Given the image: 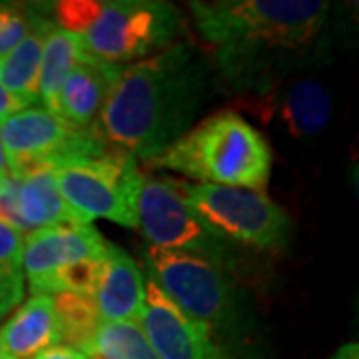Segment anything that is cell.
I'll return each instance as SVG.
<instances>
[{"instance_id": "52a82bcc", "label": "cell", "mask_w": 359, "mask_h": 359, "mask_svg": "<svg viewBox=\"0 0 359 359\" xmlns=\"http://www.w3.org/2000/svg\"><path fill=\"white\" fill-rule=\"evenodd\" d=\"M0 138L6 166L14 178L36 168L56 170L114 150L100 128H76L44 106H30L4 118L0 122Z\"/></svg>"}, {"instance_id": "ac0fdd59", "label": "cell", "mask_w": 359, "mask_h": 359, "mask_svg": "<svg viewBox=\"0 0 359 359\" xmlns=\"http://www.w3.org/2000/svg\"><path fill=\"white\" fill-rule=\"evenodd\" d=\"M52 26L54 22L28 34L20 44H16L13 50L0 58V84L30 104H36L40 100L39 74L42 44Z\"/></svg>"}, {"instance_id": "7a4b0ae2", "label": "cell", "mask_w": 359, "mask_h": 359, "mask_svg": "<svg viewBox=\"0 0 359 359\" xmlns=\"http://www.w3.org/2000/svg\"><path fill=\"white\" fill-rule=\"evenodd\" d=\"M216 88L212 56L196 42H176L122 68L100 132L112 148L150 162L198 124Z\"/></svg>"}, {"instance_id": "8992f818", "label": "cell", "mask_w": 359, "mask_h": 359, "mask_svg": "<svg viewBox=\"0 0 359 359\" xmlns=\"http://www.w3.org/2000/svg\"><path fill=\"white\" fill-rule=\"evenodd\" d=\"M110 244L92 224H62L25 236L22 271L32 294L94 297Z\"/></svg>"}, {"instance_id": "d4e9b609", "label": "cell", "mask_w": 359, "mask_h": 359, "mask_svg": "<svg viewBox=\"0 0 359 359\" xmlns=\"http://www.w3.org/2000/svg\"><path fill=\"white\" fill-rule=\"evenodd\" d=\"M34 359H88L82 351H78L74 347H68L62 346V344H58V346H52L48 349H44V351H40L39 355Z\"/></svg>"}, {"instance_id": "277c9868", "label": "cell", "mask_w": 359, "mask_h": 359, "mask_svg": "<svg viewBox=\"0 0 359 359\" xmlns=\"http://www.w3.org/2000/svg\"><path fill=\"white\" fill-rule=\"evenodd\" d=\"M266 138L233 110L205 116L150 160V168L184 174L196 184L264 190L271 174Z\"/></svg>"}, {"instance_id": "9a60e30c", "label": "cell", "mask_w": 359, "mask_h": 359, "mask_svg": "<svg viewBox=\"0 0 359 359\" xmlns=\"http://www.w3.org/2000/svg\"><path fill=\"white\" fill-rule=\"evenodd\" d=\"M146 299V280L132 257L110 244L94 304L102 321H138Z\"/></svg>"}, {"instance_id": "30bf717a", "label": "cell", "mask_w": 359, "mask_h": 359, "mask_svg": "<svg viewBox=\"0 0 359 359\" xmlns=\"http://www.w3.org/2000/svg\"><path fill=\"white\" fill-rule=\"evenodd\" d=\"M138 228L152 248L186 252L230 268L233 248L194 212L178 180L144 174L136 200Z\"/></svg>"}, {"instance_id": "5bb4252c", "label": "cell", "mask_w": 359, "mask_h": 359, "mask_svg": "<svg viewBox=\"0 0 359 359\" xmlns=\"http://www.w3.org/2000/svg\"><path fill=\"white\" fill-rule=\"evenodd\" d=\"M60 344L54 297L32 294L0 327V359H34Z\"/></svg>"}, {"instance_id": "4316f807", "label": "cell", "mask_w": 359, "mask_h": 359, "mask_svg": "<svg viewBox=\"0 0 359 359\" xmlns=\"http://www.w3.org/2000/svg\"><path fill=\"white\" fill-rule=\"evenodd\" d=\"M8 166H6V156H4V148H2V138H0V174H6Z\"/></svg>"}, {"instance_id": "8fae6325", "label": "cell", "mask_w": 359, "mask_h": 359, "mask_svg": "<svg viewBox=\"0 0 359 359\" xmlns=\"http://www.w3.org/2000/svg\"><path fill=\"white\" fill-rule=\"evenodd\" d=\"M142 332L158 359H230L200 321L192 320L146 276Z\"/></svg>"}, {"instance_id": "4fadbf2b", "label": "cell", "mask_w": 359, "mask_h": 359, "mask_svg": "<svg viewBox=\"0 0 359 359\" xmlns=\"http://www.w3.org/2000/svg\"><path fill=\"white\" fill-rule=\"evenodd\" d=\"M124 66L84 54L70 70L58 98V116L82 130L100 128V114Z\"/></svg>"}, {"instance_id": "9c48e42d", "label": "cell", "mask_w": 359, "mask_h": 359, "mask_svg": "<svg viewBox=\"0 0 359 359\" xmlns=\"http://www.w3.org/2000/svg\"><path fill=\"white\" fill-rule=\"evenodd\" d=\"M178 186L194 212L230 244L259 250H278L287 244L290 216L264 190L192 184L188 180H178Z\"/></svg>"}, {"instance_id": "5b68a950", "label": "cell", "mask_w": 359, "mask_h": 359, "mask_svg": "<svg viewBox=\"0 0 359 359\" xmlns=\"http://www.w3.org/2000/svg\"><path fill=\"white\" fill-rule=\"evenodd\" d=\"M146 262L148 276L158 287L186 316L200 321L216 341L240 330L245 309L228 269L194 254L152 245Z\"/></svg>"}, {"instance_id": "ba28073f", "label": "cell", "mask_w": 359, "mask_h": 359, "mask_svg": "<svg viewBox=\"0 0 359 359\" xmlns=\"http://www.w3.org/2000/svg\"><path fill=\"white\" fill-rule=\"evenodd\" d=\"M142 176L136 158L116 148L100 158L54 170L58 192L82 224L108 219L124 228H138L136 200Z\"/></svg>"}, {"instance_id": "cb8c5ba5", "label": "cell", "mask_w": 359, "mask_h": 359, "mask_svg": "<svg viewBox=\"0 0 359 359\" xmlns=\"http://www.w3.org/2000/svg\"><path fill=\"white\" fill-rule=\"evenodd\" d=\"M32 106H34V104H32ZM26 108H30V102H28V100L16 96L11 90H6L0 84V122H2L4 118H8V116L20 112V110H26Z\"/></svg>"}, {"instance_id": "ffe728a7", "label": "cell", "mask_w": 359, "mask_h": 359, "mask_svg": "<svg viewBox=\"0 0 359 359\" xmlns=\"http://www.w3.org/2000/svg\"><path fill=\"white\" fill-rule=\"evenodd\" d=\"M52 297L60 327V344L86 353L98 325L102 323L94 297L78 294H58Z\"/></svg>"}, {"instance_id": "44dd1931", "label": "cell", "mask_w": 359, "mask_h": 359, "mask_svg": "<svg viewBox=\"0 0 359 359\" xmlns=\"http://www.w3.org/2000/svg\"><path fill=\"white\" fill-rule=\"evenodd\" d=\"M22 244L25 236L0 222V320L25 297Z\"/></svg>"}, {"instance_id": "603a6c76", "label": "cell", "mask_w": 359, "mask_h": 359, "mask_svg": "<svg viewBox=\"0 0 359 359\" xmlns=\"http://www.w3.org/2000/svg\"><path fill=\"white\" fill-rule=\"evenodd\" d=\"M0 222L22 236L30 233L20 216V182L11 172L0 174Z\"/></svg>"}, {"instance_id": "7402d4cb", "label": "cell", "mask_w": 359, "mask_h": 359, "mask_svg": "<svg viewBox=\"0 0 359 359\" xmlns=\"http://www.w3.org/2000/svg\"><path fill=\"white\" fill-rule=\"evenodd\" d=\"M44 13H48V8H39L36 4H0V58L20 44L28 34L52 25Z\"/></svg>"}, {"instance_id": "2e32d148", "label": "cell", "mask_w": 359, "mask_h": 359, "mask_svg": "<svg viewBox=\"0 0 359 359\" xmlns=\"http://www.w3.org/2000/svg\"><path fill=\"white\" fill-rule=\"evenodd\" d=\"M18 182H20V216L25 219L28 231L62 226V224H82L58 192L52 168L30 170L25 176H20Z\"/></svg>"}, {"instance_id": "d6986e66", "label": "cell", "mask_w": 359, "mask_h": 359, "mask_svg": "<svg viewBox=\"0 0 359 359\" xmlns=\"http://www.w3.org/2000/svg\"><path fill=\"white\" fill-rule=\"evenodd\" d=\"M84 355L88 359H158L138 321H102Z\"/></svg>"}, {"instance_id": "6da1fadb", "label": "cell", "mask_w": 359, "mask_h": 359, "mask_svg": "<svg viewBox=\"0 0 359 359\" xmlns=\"http://www.w3.org/2000/svg\"><path fill=\"white\" fill-rule=\"evenodd\" d=\"M188 6L219 86L252 98L320 62L334 13V4L323 0H214Z\"/></svg>"}, {"instance_id": "7c38bea8", "label": "cell", "mask_w": 359, "mask_h": 359, "mask_svg": "<svg viewBox=\"0 0 359 359\" xmlns=\"http://www.w3.org/2000/svg\"><path fill=\"white\" fill-rule=\"evenodd\" d=\"M257 98V112L268 122H278L292 138H313L330 126L334 100L327 86L311 76H302L278 84ZM254 98V100H256Z\"/></svg>"}, {"instance_id": "3957f363", "label": "cell", "mask_w": 359, "mask_h": 359, "mask_svg": "<svg viewBox=\"0 0 359 359\" xmlns=\"http://www.w3.org/2000/svg\"><path fill=\"white\" fill-rule=\"evenodd\" d=\"M50 6L54 25L110 65H134L188 34L184 14L164 0H65Z\"/></svg>"}, {"instance_id": "e0dca14e", "label": "cell", "mask_w": 359, "mask_h": 359, "mask_svg": "<svg viewBox=\"0 0 359 359\" xmlns=\"http://www.w3.org/2000/svg\"><path fill=\"white\" fill-rule=\"evenodd\" d=\"M86 54L84 44L76 34L60 26H52L44 36L42 58H40L39 98L46 110L58 114V98L66 78L76 62Z\"/></svg>"}, {"instance_id": "484cf974", "label": "cell", "mask_w": 359, "mask_h": 359, "mask_svg": "<svg viewBox=\"0 0 359 359\" xmlns=\"http://www.w3.org/2000/svg\"><path fill=\"white\" fill-rule=\"evenodd\" d=\"M332 359H359V346L358 344H347V346L339 347Z\"/></svg>"}]
</instances>
